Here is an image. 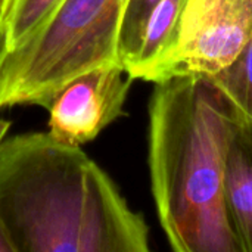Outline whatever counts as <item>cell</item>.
<instances>
[{
	"label": "cell",
	"mask_w": 252,
	"mask_h": 252,
	"mask_svg": "<svg viewBox=\"0 0 252 252\" xmlns=\"http://www.w3.org/2000/svg\"><path fill=\"white\" fill-rule=\"evenodd\" d=\"M235 111L207 77L155 83L148 162L158 220L176 252H241L224 199Z\"/></svg>",
	"instance_id": "2"
},
{
	"label": "cell",
	"mask_w": 252,
	"mask_h": 252,
	"mask_svg": "<svg viewBox=\"0 0 252 252\" xmlns=\"http://www.w3.org/2000/svg\"><path fill=\"white\" fill-rule=\"evenodd\" d=\"M133 78L121 63L97 65L69 80L49 105V133L80 146L123 115Z\"/></svg>",
	"instance_id": "5"
},
{
	"label": "cell",
	"mask_w": 252,
	"mask_h": 252,
	"mask_svg": "<svg viewBox=\"0 0 252 252\" xmlns=\"http://www.w3.org/2000/svg\"><path fill=\"white\" fill-rule=\"evenodd\" d=\"M10 1L12 0H0V28H4V22H6V16L10 7Z\"/></svg>",
	"instance_id": "12"
},
{
	"label": "cell",
	"mask_w": 252,
	"mask_h": 252,
	"mask_svg": "<svg viewBox=\"0 0 252 252\" xmlns=\"http://www.w3.org/2000/svg\"><path fill=\"white\" fill-rule=\"evenodd\" d=\"M128 0H62L43 25L9 50L0 66V109L49 108L74 77L103 63H121L118 41Z\"/></svg>",
	"instance_id": "3"
},
{
	"label": "cell",
	"mask_w": 252,
	"mask_h": 252,
	"mask_svg": "<svg viewBox=\"0 0 252 252\" xmlns=\"http://www.w3.org/2000/svg\"><path fill=\"white\" fill-rule=\"evenodd\" d=\"M210 80L229 100L235 114L252 124V37L239 56Z\"/></svg>",
	"instance_id": "7"
},
{
	"label": "cell",
	"mask_w": 252,
	"mask_h": 252,
	"mask_svg": "<svg viewBox=\"0 0 252 252\" xmlns=\"http://www.w3.org/2000/svg\"><path fill=\"white\" fill-rule=\"evenodd\" d=\"M158 3L159 0H128L127 1L123 22H121V30H120V41H118L120 61L124 69L136 56L142 37H143L148 18Z\"/></svg>",
	"instance_id": "9"
},
{
	"label": "cell",
	"mask_w": 252,
	"mask_h": 252,
	"mask_svg": "<svg viewBox=\"0 0 252 252\" xmlns=\"http://www.w3.org/2000/svg\"><path fill=\"white\" fill-rule=\"evenodd\" d=\"M224 199L241 252H252V124L238 115L226 155Z\"/></svg>",
	"instance_id": "6"
},
{
	"label": "cell",
	"mask_w": 252,
	"mask_h": 252,
	"mask_svg": "<svg viewBox=\"0 0 252 252\" xmlns=\"http://www.w3.org/2000/svg\"><path fill=\"white\" fill-rule=\"evenodd\" d=\"M0 252H16V248L9 236V232L0 217Z\"/></svg>",
	"instance_id": "10"
},
{
	"label": "cell",
	"mask_w": 252,
	"mask_h": 252,
	"mask_svg": "<svg viewBox=\"0 0 252 252\" xmlns=\"http://www.w3.org/2000/svg\"><path fill=\"white\" fill-rule=\"evenodd\" d=\"M251 37L252 0H186L173 44L152 83L210 78L227 68Z\"/></svg>",
	"instance_id": "4"
},
{
	"label": "cell",
	"mask_w": 252,
	"mask_h": 252,
	"mask_svg": "<svg viewBox=\"0 0 252 252\" xmlns=\"http://www.w3.org/2000/svg\"><path fill=\"white\" fill-rule=\"evenodd\" d=\"M9 127H10V123H9V121H6V120H0V142L4 139V136H6V133H7Z\"/></svg>",
	"instance_id": "13"
},
{
	"label": "cell",
	"mask_w": 252,
	"mask_h": 252,
	"mask_svg": "<svg viewBox=\"0 0 252 252\" xmlns=\"http://www.w3.org/2000/svg\"><path fill=\"white\" fill-rule=\"evenodd\" d=\"M0 217L16 252H148L149 227L80 146L50 133L0 142Z\"/></svg>",
	"instance_id": "1"
},
{
	"label": "cell",
	"mask_w": 252,
	"mask_h": 252,
	"mask_svg": "<svg viewBox=\"0 0 252 252\" xmlns=\"http://www.w3.org/2000/svg\"><path fill=\"white\" fill-rule=\"evenodd\" d=\"M62 0H12L4 22L9 50L27 41Z\"/></svg>",
	"instance_id": "8"
},
{
	"label": "cell",
	"mask_w": 252,
	"mask_h": 252,
	"mask_svg": "<svg viewBox=\"0 0 252 252\" xmlns=\"http://www.w3.org/2000/svg\"><path fill=\"white\" fill-rule=\"evenodd\" d=\"M7 52H9V46H7L6 31H4V28H0V66H1V62Z\"/></svg>",
	"instance_id": "11"
}]
</instances>
